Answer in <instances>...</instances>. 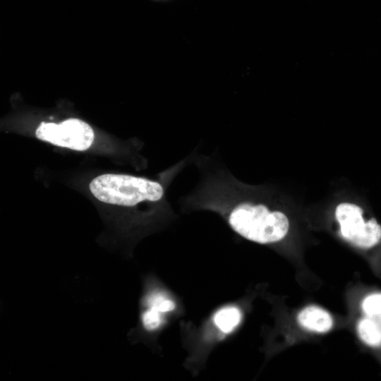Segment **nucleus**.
<instances>
[{"mask_svg": "<svg viewBox=\"0 0 381 381\" xmlns=\"http://www.w3.org/2000/svg\"><path fill=\"white\" fill-rule=\"evenodd\" d=\"M228 222L238 234L261 244L281 241L289 229V219L283 212L270 210L262 204L236 205L229 214Z\"/></svg>", "mask_w": 381, "mask_h": 381, "instance_id": "nucleus-1", "label": "nucleus"}, {"mask_svg": "<svg viewBox=\"0 0 381 381\" xmlns=\"http://www.w3.org/2000/svg\"><path fill=\"white\" fill-rule=\"evenodd\" d=\"M89 188L102 202L128 207L145 200L158 201L164 194L160 183L126 174L100 175L91 181Z\"/></svg>", "mask_w": 381, "mask_h": 381, "instance_id": "nucleus-2", "label": "nucleus"}, {"mask_svg": "<svg viewBox=\"0 0 381 381\" xmlns=\"http://www.w3.org/2000/svg\"><path fill=\"white\" fill-rule=\"evenodd\" d=\"M335 217L341 236L353 246L368 250L380 243L381 225L374 218L365 221L362 209L357 205L339 204L335 210Z\"/></svg>", "mask_w": 381, "mask_h": 381, "instance_id": "nucleus-3", "label": "nucleus"}, {"mask_svg": "<svg viewBox=\"0 0 381 381\" xmlns=\"http://www.w3.org/2000/svg\"><path fill=\"white\" fill-rule=\"evenodd\" d=\"M36 136L55 145L83 151L91 146L95 134L85 121L68 119L59 124L42 122L37 128Z\"/></svg>", "mask_w": 381, "mask_h": 381, "instance_id": "nucleus-4", "label": "nucleus"}, {"mask_svg": "<svg viewBox=\"0 0 381 381\" xmlns=\"http://www.w3.org/2000/svg\"><path fill=\"white\" fill-rule=\"evenodd\" d=\"M298 322L303 328L318 333L327 332L333 326L331 315L316 306H308L302 309L298 315Z\"/></svg>", "mask_w": 381, "mask_h": 381, "instance_id": "nucleus-5", "label": "nucleus"}, {"mask_svg": "<svg viewBox=\"0 0 381 381\" xmlns=\"http://www.w3.org/2000/svg\"><path fill=\"white\" fill-rule=\"evenodd\" d=\"M356 332L361 341L368 347L381 351V322L362 315L356 323Z\"/></svg>", "mask_w": 381, "mask_h": 381, "instance_id": "nucleus-6", "label": "nucleus"}, {"mask_svg": "<svg viewBox=\"0 0 381 381\" xmlns=\"http://www.w3.org/2000/svg\"><path fill=\"white\" fill-rule=\"evenodd\" d=\"M241 319L240 310L234 306H227L219 310L214 315V323L222 332L233 331Z\"/></svg>", "mask_w": 381, "mask_h": 381, "instance_id": "nucleus-7", "label": "nucleus"}, {"mask_svg": "<svg viewBox=\"0 0 381 381\" xmlns=\"http://www.w3.org/2000/svg\"><path fill=\"white\" fill-rule=\"evenodd\" d=\"M362 315L381 322V291L371 290L364 294L360 302Z\"/></svg>", "mask_w": 381, "mask_h": 381, "instance_id": "nucleus-8", "label": "nucleus"}, {"mask_svg": "<svg viewBox=\"0 0 381 381\" xmlns=\"http://www.w3.org/2000/svg\"><path fill=\"white\" fill-rule=\"evenodd\" d=\"M143 307L152 308L162 314L170 312L175 308V303L164 294L152 291L143 298Z\"/></svg>", "mask_w": 381, "mask_h": 381, "instance_id": "nucleus-9", "label": "nucleus"}, {"mask_svg": "<svg viewBox=\"0 0 381 381\" xmlns=\"http://www.w3.org/2000/svg\"><path fill=\"white\" fill-rule=\"evenodd\" d=\"M140 315V322L143 328L153 332L159 329L163 323V314L152 308L143 307Z\"/></svg>", "mask_w": 381, "mask_h": 381, "instance_id": "nucleus-10", "label": "nucleus"}]
</instances>
